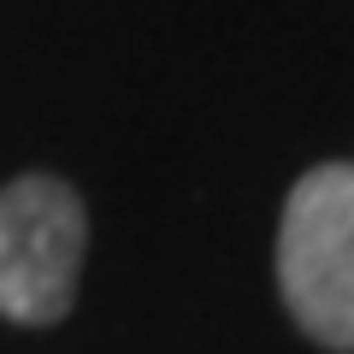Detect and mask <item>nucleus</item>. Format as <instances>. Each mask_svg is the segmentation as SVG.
I'll use <instances>...</instances> for the list:
<instances>
[{
  "mask_svg": "<svg viewBox=\"0 0 354 354\" xmlns=\"http://www.w3.org/2000/svg\"><path fill=\"white\" fill-rule=\"evenodd\" d=\"M278 290L307 342L354 354V160L295 177L278 218Z\"/></svg>",
  "mask_w": 354,
  "mask_h": 354,
  "instance_id": "f257e3e1",
  "label": "nucleus"
},
{
  "mask_svg": "<svg viewBox=\"0 0 354 354\" xmlns=\"http://www.w3.org/2000/svg\"><path fill=\"white\" fill-rule=\"evenodd\" d=\"M88 213L65 177L30 171L0 189V319L59 325L77 301Z\"/></svg>",
  "mask_w": 354,
  "mask_h": 354,
  "instance_id": "f03ea898",
  "label": "nucleus"
}]
</instances>
